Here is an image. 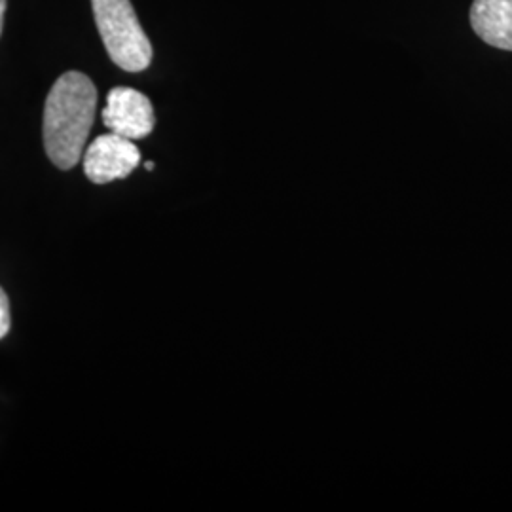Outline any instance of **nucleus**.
<instances>
[{
	"label": "nucleus",
	"mask_w": 512,
	"mask_h": 512,
	"mask_svg": "<svg viewBox=\"0 0 512 512\" xmlns=\"http://www.w3.org/2000/svg\"><path fill=\"white\" fill-rule=\"evenodd\" d=\"M97 110L90 76L69 71L55 80L44 105V148L59 169H73L84 156Z\"/></svg>",
	"instance_id": "obj_1"
},
{
	"label": "nucleus",
	"mask_w": 512,
	"mask_h": 512,
	"mask_svg": "<svg viewBox=\"0 0 512 512\" xmlns=\"http://www.w3.org/2000/svg\"><path fill=\"white\" fill-rule=\"evenodd\" d=\"M93 16L110 59L128 73L145 71L152 44L129 0H92Z\"/></svg>",
	"instance_id": "obj_2"
},
{
	"label": "nucleus",
	"mask_w": 512,
	"mask_h": 512,
	"mask_svg": "<svg viewBox=\"0 0 512 512\" xmlns=\"http://www.w3.org/2000/svg\"><path fill=\"white\" fill-rule=\"evenodd\" d=\"M84 173L95 184L126 179L141 162V150L135 141L116 133L99 135L82 156Z\"/></svg>",
	"instance_id": "obj_3"
},
{
	"label": "nucleus",
	"mask_w": 512,
	"mask_h": 512,
	"mask_svg": "<svg viewBox=\"0 0 512 512\" xmlns=\"http://www.w3.org/2000/svg\"><path fill=\"white\" fill-rule=\"evenodd\" d=\"M103 122L112 133L139 141L154 131L156 116L145 93L120 86L110 90L107 107L103 110Z\"/></svg>",
	"instance_id": "obj_4"
},
{
	"label": "nucleus",
	"mask_w": 512,
	"mask_h": 512,
	"mask_svg": "<svg viewBox=\"0 0 512 512\" xmlns=\"http://www.w3.org/2000/svg\"><path fill=\"white\" fill-rule=\"evenodd\" d=\"M469 19L476 37L512 52V0H473Z\"/></svg>",
	"instance_id": "obj_5"
},
{
	"label": "nucleus",
	"mask_w": 512,
	"mask_h": 512,
	"mask_svg": "<svg viewBox=\"0 0 512 512\" xmlns=\"http://www.w3.org/2000/svg\"><path fill=\"white\" fill-rule=\"evenodd\" d=\"M10 325H12V319H10V300H8V296L0 287V340L8 334Z\"/></svg>",
	"instance_id": "obj_6"
},
{
	"label": "nucleus",
	"mask_w": 512,
	"mask_h": 512,
	"mask_svg": "<svg viewBox=\"0 0 512 512\" xmlns=\"http://www.w3.org/2000/svg\"><path fill=\"white\" fill-rule=\"evenodd\" d=\"M4 12H6V0H0V35H2V23H4Z\"/></svg>",
	"instance_id": "obj_7"
},
{
	"label": "nucleus",
	"mask_w": 512,
	"mask_h": 512,
	"mask_svg": "<svg viewBox=\"0 0 512 512\" xmlns=\"http://www.w3.org/2000/svg\"><path fill=\"white\" fill-rule=\"evenodd\" d=\"M145 167H147L148 171H152V169H154V164H152V162H147V165H145Z\"/></svg>",
	"instance_id": "obj_8"
}]
</instances>
